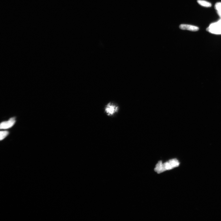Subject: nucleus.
I'll return each mask as SVG.
<instances>
[{
	"instance_id": "4",
	"label": "nucleus",
	"mask_w": 221,
	"mask_h": 221,
	"mask_svg": "<svg viewBox=\"0 0 221 221\" xmlns=\"http://www.w3.org/2000/svg\"><path fill=\"white\" fill-rule=\"evenodd\" d=\"M16 122L15 117L11 118L8 120L3 122L1 124V129H7L12 127L15 124Z\"/></svg>"
},
{
	"instance_id": "9",
	"label": "nucleus",
	"mask_w": 221,
	"mask_h": 221,
	"mask_svg": "<svg viewBox=\"0 0 221 221\" xmlns=\"http://www.w3.org/2000/svg\"><path fill=\"white\" fill-rule=\"evenodd\" d=\"M221 19V10L217 11Z\"/></svg>"
},
{
	"instance_id": "6",
	"label": "nucleus",
	"mask_w": 221,
	"mask_h": 221,
	"mask_svg": "<svg viewBox=\"0 0 221 221\" xmlns=\"http://www.w3.org/2000/svg\"><path fill=\"white\" fill-rule=\"evenodd\" d=\"M197 2L199 4L204 7H210L212 6L211 3L203 0H198Z\"/></svg>"
},
{
	"instance_id": "8",
	"label": "nucleus",
	"mask_w": 221,
	"mask_h": 221,
	"mask_svg": "<svg viewBox=\"0 0 221 221\" xmlns=\"http://www.w3.org/2000/svg\"><path fill=\"white\" fill-rule=\"evenodd\" d=\"M215 8L217 11L221 10V2H218L215 4Z\"/></svg>"
},
{
	"instance_id": "3",
	"label": "nucleus",
	"mask_w": 221,
	"mask_h": 221,
	"mask_svg": "<svg viewBox=\"0 0 221 221\" xmlns=\"http://www.w3.org/2000/svg\"><path fill=\"white\" fill-rule=\"evenodd\" d=\"M118 107L115 104L110 102L106 106L105 110L108 115L112 116L118 112Z\"/></svg>"
},
{
	"instance_id": "2",
	"label": "nucleus",
	"mask_w": 221,
	"mask_h": 221,
	"mask_svg": "<svg viewBox=\"0 0 221 221\" xmlns=\"http://www.w3.org/2000/svg\"><path fill=\"white\" fill-rule=\"evenodd\" d=\"M206 30L212 34L221 35V19L217 22L210 25Z\"/></svg>"
},
{
	"instance_id": "1",
	"label": "nucleus",
	"mask_w": 221,
	"mask_h": 221,
	"mask_svg": "<svg viewBox=\"0 0 221 221\" xmlns=\"http://www.w3.org/2000/svg\"><path fill=\"white\" fill-rule=\"evenodd\" d=\"M179 164L178 160L176 159H171L163 164L162 161H159L156 165L154 170L158 174H160L165 171L178 167Z\"/></svg>"
},
{
	"instance_id": "5",
	"label": "nucleus",
	"mask_w": 221,
	"mask_h": 221,
	"mask_svg": "<svg viewBox=\"0 0 221 221\" xmlns=\"http://www.w3.org/2000/svg\"><path fill=\"white\" fill-rule=\"evenodd\" d=\"M180 28L182 30H187L192 31H197L199 28L196 26L188 24H181L179 26Z\"/></svg>"
},
{
	"instance_id": "7",
	"label": "nucleus",
	"mask_w": 221,
	"mask_h": 221,
	"mask_svg": "<svg viewBox=\"0 0 221 221\" xmlns=\"http://www.w3.org/2000/svg\"><path fill=\"white\" fill-rule=\"evenodd\" d=\"M1 136H0V140H2L6 137L9 134V132L7 131H2L0 132Z\"/></svg>"
}]
</instances>
